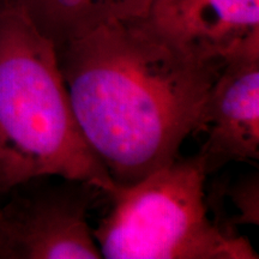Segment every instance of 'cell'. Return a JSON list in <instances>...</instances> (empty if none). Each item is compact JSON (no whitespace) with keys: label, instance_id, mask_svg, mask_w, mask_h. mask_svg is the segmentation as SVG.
Instances as JSON below:
<instances>
[{"label":"cell","instance_id":"cell-7","mask_svg":"<svg viewBox=\"0 0 259 259\" xmlns=\"http://www.w3.org/2000/svg\"><path fill=\"white\" fill-rule=\"evenodd\" d=\"M56 47L116 17L147 14L151 0H15Z\"/></svg>","mask_w":259,"mask_h":259},{"label":"cell","instance_id":"cell-4","mask_svg":"<svg viewBox=\"0 0 259 259\" xmlns=\"http://www.w3.org/2000/svg\"><path fill=\"white\" fill-rule=\"evenodd\" d=\"M61 180L27 192L17 187V196L0 205V258H102L88 222L94 197L102 191L83 181Z\"/></svg>","mask_w":259,"mask_h":259},{"label":"cell","instance_id":"cell-3","mask_svg":"<svg viewBox=\"0 0 259 259\" xmlns=\"http://www.w3.org/2000/svg\"><path fill=\"white\" fill-rule=\"evenodd\" d=\"M203 158L178 157L130 185L105 194L112 206L93 228L106 259H257L250 240L227 234L205 202Z\"/></svg>","mask_w":259,"mask_h":259},{"label":"cell","instance_id":"cell-8","mask_svg":"<svg viewBox=\"0 0 259 259\" xmlns=\"http://www.w3.org/2000/svg\"><path fill=\"white\" fill-rule=\"evenodd\" d=\"M205 199L228 200L229 205L219 213L213 222L227 234L236 235L238 227L259 225V179L258 173H250L235 180H222L210 186Z\"/></svg>","mask_w":259,"mask_h":259},{"label":"cell","instance_id":"cell-2","mask_svg":"<svg viewBox=\"0 0 259 259\" xmlns=\"http://www.w3.org/2000/svg\"><path fill=\"white\" fill-rule=\"evenodd\" d=\"M44 178L113 185L77 124L56 45L0 0V196Z\"/></svg>","mask_w":259,"mask_h":259},{"label":"cell","instance_id":"cell-1","mask_svg":"<svg viewBox=\"0 0 259 259\" xmlns=\"http://www.w3.org/2000/svg\"><path fill=\"white\" fill-rule=\"evenodd\" d=\"M56 48L84 141L116 185L179 157L226 64L181 51L145 15L108 19Z\"/></svg>","mask_w":259,"mask_h":259},{"label":"cell","instance_id":"cell-6","mask_svg":"<svg viewBox=\"0 0 259 259\" xmlns=\"http://www.w3.org/2000/svg\"><path fill=\"white\" fill-rule=\"evenodd\" d=\"M145 17L174 46L199 59L259 53V0H151Z\"/></svg>","mask_w":259,"mask_h":259},{"label":"cell","instance_id":"cell-5","mask_svg":"<svg viewBox=\"0 0 259 259\" xmlns=\"http://www.w3.org/2000/svg\"><path fill=\"white\" fill-rule=\"evenodd\" d=\"M196 132L206 173L259 158V53L227 60L210 87ZM194 132V134H196Z\"/></svg>","mask_w":259,"mask_h":259}]
</instances>
